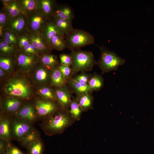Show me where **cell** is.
<instances>
[{
  "label": "cell",
  "instance_id": "cell-1",
  "mask_svg": "<svg viewBox=\"0 0 154 154\" xmlns=\"http://www.w3.org/2000/svg\"><path fill=\"white\" fill-rule=\"evenodd\" d=\"M75 121L68 111L64 110L59 112L56 110L45 119L42 127L46 134L52 135L63 133Z\"/></svg>",
  "mask_w": 154,
  "mask_h": 154
},
{
  "label": "cell",
  "instance_id": "cell-2",
  "mask_svg": "<svg viewBox=\"0 0 154 154\" xmlns=\"http://www.w3.org/2000/svg\"><path fill=\"white\" fill-rule=\"evenodd\" d=\"M99 47L101 54L97 64L103 73L117 70L119 66L125 63V60L114 52L109 50L104 46Z\"/></svg>",
  "mask_w": 154,
  "mask_h": 154
},
{
  "label": "cell",
  "instance_id": "cell-3",
  "mask_svg": "<svg viewBox=\"0 0 154 154\" xmlns=\"http://www.w3.org/2000/svg\"><path fill=\"white\" fill-rule=\"evenodd\" d=\"M67 48L73 50L94 44L95 39L89 32L79 29H73L65 37Z\"/></svg>",
  "mask_w": 154,
  "mask_h": 154
},
{
  "label": "cell",
  "instance_id": "cell-4",
  "mask_svg": "<svg viewBox=\"0 0 154 154\" xmlns=\"http://www.w3.org/2000/svg\"><path fill=\"white\" fill-rule=\"evenodd\" d=\"M71 68L72 72L90 70L96 63L93 53L88 51L72 50Z\"/></svg>",
  "mask_w": 154,
  "mask_h": 154
},
{
  "label": "cell",
  "instance_id": "cell-5",
  "mask_svg": "<svg viewBox=\"0 0 154 154\" xmlns=\"http://www.w3.org/2000/svg\"><path fill=\"white\" fill-rule=\"evenodd\" d=\"M5 91L10 97L27 99L31 94V89L28 82L21 78H13L6 85Z\"/></svg>",
  "mask_w": 154,
  "mask_h": 154
},
{
  "label": "cell",
  "instance_id": "cell-6",
  "mask_svg": "<svg viewBox=\"0 0 154 154\" xmlns=\"http://www.w3.org/2000/svg\"><path fill=\"white\" fill-rule=\"evenodd\" d=\"M33 129L31 123L17 118L10 122L11 137L19 141Z\"/></svg>",
  "mask_w": 154,
  "mask_h": 154
},
{
  "label": "cell",
  "instance_id": "cell-7",
  "mask_svg": "<svg viewBox=\"0 0 154 154\" xmlns=\"http://www.w3.org/2000/svg\"><path fill=\"white\" fill-rule=\"evenodd\" d=\"M26 16L28 32L40 33L49 19L39 11Z\"/></svg>",
  "mask_w": 154,
  "mask_h": 154
},
{
  "label": "cell",
  "instance_id": "cell-8",
  "mask_svg": "<svg viewBox=\"0 0 154 154\" xmlns=\"http://www.w3.org/2000/svg\"><path fill=\"white\" fill-rule=\"evenodd\" d=\"M5 27L18 36L28 32L27 19L24 14L9 19L8 23Z\"/></svg>",
  "mask_w": 154,
  "mask_h": 154
},
{
  "label": "cell",
  "instance_id": "cell-9",
  "mask_svg": "<svg viewBox=\"0 0 154 154\" xmlns=\"http://www.w3.org/2000/svg\"><path fill=\"white\" fill-rule=\"evenodd\" d=\"M35 107L38 117L45 119L56 110V106L54 102L46 100H37Z\"/></svg>",
  "mask_w": 154,
  "mask_h": 154
},
{
  "label": "cell",
  "instance_id": "cell-10",
  "mask_svg": "<svg viewBox=\"0 0 154 154\" xmlns=\"http://www.w3.org/2000/svg\"><path fill=\"white\" fill-rule=\"evenodd\" d=\"M28 34L31 43L35 48L39 56L50 53L51 50L40 33L28 32Z\"/></svg>",
  "mask_w": 154,
  "mask_h": 154
},
{
  "label": "cell",
  "instance_id": "cell-11",
  "mask_svg": "<svg viewBox=\"0 0 154 154\" xmlns=\"http://www.w3.org/2000/svg\"><path fill=\"white\" fill-rule=\"evenodd\" d=\"M15 56L16 64L23 69H28L39 62V56L26 54L20 50H18Z\"/></svg>",
  "mask_w": 154,
  "mask_h": 154
},
{
  "label": "cell",
  "instance_id": "cell-12",
  "mask_svg": "<svg viewBox=\"0 0 154 154\" xmlns=\"http://www.w3.org/2000/svg\"><path fill=\"white\" fill-rule=\"evenodd\" d=\"M16 118L32 123L38 118L35 106L30 104L21 107L15 114Z\"/></svg>",
  "mask_w": 154,
  "mask_h": 154
},
{
  "label": "cell",
  "instance_id": "cell-13",
  "mask_svg": "<svg viewBox=\"0 0 154 154\" xmlns=\"http://www.w3.org/2000/svg\"><path fill=\"white\" fill-rule=\"evenodd\" d=\"M40 33L44 38L51 50L50 41L53 37L59 35L65 37L59 32L51 18L48 20Z\"/></svg>",
  "mask_w": 154,
  "mask_h": 154
},
{
  "label": "cell",
  "instance_id": "cell-14",
  "mask_svg": "<svg viewBox=\"0 0 154 154\" xmlns=\"http://www.w3.org/2000/svg\"><path fill=\"white\" fill-rule=\"evenodd\" d=\"M57 100L63 109L68 111L72 101L70 92L67 89L63 87L56 89L54 91Z\"/></svg>",
  "mask_w": 154,
  "mask_h": 154
},
{
  "label": "cell",
  "instance_id": "cell-15",
  "mask_svg": "<svg viewBox=\"0 0 154 154\" xmlns=\"http://www.w3.org/2000/svg\"><path fill=\"white\" fill-rule=\"evenodd\" d=\"M52 17L72 21L74 17V15L72 9L70 6L57 4L54 10Z\"/></svg>",
  "mask_w": 154,
  "mask_h": 154
},
{
  "label": "cell",
  "instance_id": "cell-16",
  "mask_svg": "<svg viewBox=\"0 0 154 154\" xmlns=\"http://www.w3.org/2000/svg\"><path fill=\"white\" fill-rule=\"evenodd\" d=\"M2 105L7 113L15 114L21 107L22 102L20 98L10 97L4 100Z\"/></svg>",
  "mask_w": 154,
  "mask_h": 154
},
{
  "label": "cell",
  "instance_id": "cell-17",
  "mask_svg": "<svg viewBox=\"0 0 154 154\" xmlns=\"http://www.w3.org/2000/svg\"><path fill=\"white\" fill-rule=\"evenodd\" d=\"M39 11L48 18H52L54 9L57 5L54 0H38Z\"/></svg>",
  "mask_w": 154,
  "mask_h": 154
},
{
  "label": "cell",
  "instance_id": "cell-18",
  "mask_svg": "<svg viewBox=\"0 0 154 154\" xmlns=\"http://www.w3.org/2000/svg\"><path fill=\"white\" fill-rule=\"evenodd\" d=\"M10 121L7 117L1 116L0 119V138L1 140L8 142L11 137Z\"/></svg>",
  "mask_w": 154,
  "mask_h": 154
},
{
  "label": "cell",
  "instance_id": "cell-19",
  "mask_svg": "<svg viewBox=\"0 0 154 154\" xmlns=\"http://www.w3.org/2000/svg\"><path fill=\"white\" fill-rule=\"evenodd\" d=\"M23 13L25 16L39 11L38 0H18Z\"/></svg>",
  "mask_w": 154,
  "mask_h": 154
},
{
  "label": "cell",
  "instance_id": "cell-20",
  "mask_svg": "<svg viewBox=\"0 0 154 154\" xmlns=\"http://www.w3.org/2000/svg\"><path fill=\"white\" fill-rule=\"evenodd\" d=\"M2 8L5 11L9 19L23 14L18 0H12Z\"/></svg>",
  "mask_w": 154,
  "mask_h": 154
},
{
  "label": "cell",
  "instance_id": "cell-21",
  "mask_svg": "<svg viewBox=\"0 0 154 154\" xmlns=\"http://www.w3.org/2000/svg\"><path fill=\"white\" fill-rule=\"evenodd\" d=\"M51 19L59 32L65 37L74 29L72 21L53 17Z\"/></svg>",
  "mask_w": 154,
  "mask_h": 154
},
{
  "label": "cell",
  "instance_id": "cell-22",
  "mask_svg": "<svg viewBox=\"0 0 154 154\" xmlns=\"http://www.w3.org/2000/svg\"><path fill=\"white\" fill-rule=\"evenodd\" d=\"M69 83L72 88L78 96L89 93L92 91L88 84L81 83L74 78L70 79Z\"/></svg>",
  "mask_w": 154,
  "mask_h": 154
},
{
  "label": "cell",
  "instance_id": "cell-23",
  "mask_svg": "<svg viewBox=\"0 0 154 154\" xmlns=\"http://www.w3.org/2000/svg\"><path fill=\"white\" fill-rule=\"evenodd\" d=\"M83 111H86L92 108L93 99L90 93L79 96L76 99Z\"/></svg>",
  "mask_w": 154,
  "mask_h": 154
},
{
  "label": "cell",
  "instance_id": "cell-24",
  "mask_svg": "<svg viewBox=\"0 0 154 154\" xmlns=\"http://www.w3.org/2000/svg\"><path fill=\"white\" fill-rule=\"evenodd\" d=\"M50 47L51 49L60 51L67 48L65 37L58 35L53 37L51 39Z\"/></svg>",
  "mask_w": 154,
  "mask_h": 154
},
{
  "label": "cell",
  "instance_id": "cell-25",
  "mask_svg": "<svg viewBox=\"0 0 154 154\" xmlns=\"http://www.w3.org/2000/svg\"><path fill=\"white\" fill-rule=\"evenodd\" d=\"M50 78L52 84L55 86L62 87L66 84V79L58 68H54L52 70Z\"/></svg>",
  "mask_w": 154,
  "mask_h": 154
},
{
  "label": "cell",
  "instance_id": "cell-26",
  "mask_svg": "<svg viewBox=\"0 0 154 154\" xmlns=\"http://www.w3.org/2000/svg\"><path fill=\"white\" fill-rule=\"evenodd\" d=\"M18 49L6 42L0 38V55L8 56H15Z\"/></svg>",
  "mask_w": 154,
  "mask_h": 154
},
{
  "label": "cell",
  "instance_id": "cell-27",
  "mask_svg": "<svg viewBox=\"0 0 154 154\" xmlns=\"http://www.w3.org/2000/svg\"><path fill=\"white\" fill-rule=\"evenodd\" d=\"M68 112L71 117L75 121H79L81 118L83 111L77 100H72Z\"/></svg>",
  "mask_w": 154,
  "mask_h": 154
},
{
  "label": "cell",
  "instance_id": "cell-28",
  "mask_svg": "<svg viewBox=\"0 0 154 154\" xmlns=\"http://www.w3.org/2000/svg\"><path fill=\"white\" fill-rule=\"evenodd\" d=\"M2 38L9 44L18 48L19 36L5 27L4 28Z\"/></svg>",
  "mask_w": 154,
  "mask_h": 154
},
{
  "label": "cell",
  "instance_id": "cell-29",
  "mask_svg": "<svg viewBox=\"0 0 154 154\" xmlns=\"http://www.w3.org/2000/svg\"><path fill=\"white\" fill-rule=\"evenodd\" d=\"M39 63L46 67L52 68L56 65L58 61L54 54L50 53L44 54L39 56Z\"/></svg>",
  "mask_w": 154,
  "mask_h": 154
},
{
  "label": "cell",
  "instance_id": "cell-30",
  "mask_svg": "<svg viewBox=\"0 0 154 154\" xmlns=\"http://www.w3.org/2000/svg\"><path fill=\"white\" fill-rule=\"evenodd\" d=\"M39 138V132L37 130L33 129L19 142L22 146L27 148Z\"/></svg>",
  "mask_w": 154,
  "mask_h": 154
},
{
  "label": "cell",
  "instance_id": "cell-31",
  "mask_svg": "<svg viewBox=\"0 0 154 154\" xmlns=\"http://www.w3.org/2000/svg\"><path fill=\"white\" fill-rule=\"evenodd\" d=\"M16 63L15 56H8L0 55V67L4 70L9 71Z\"/></svg>",
  "mask_w": 154,
  "mask_h": 154
},
{
  "label": "cell",
  "instance_id": "cell-32",
  "mask_svg": "<svg viewBox=\"0 0 154 154\" xmlns=\"http://www.w3.org/2000/svg\"><path fill=\"white\" fill-rule=\"evenodd\" d=\"M46 67L43 65L38 67L36 69L35 73L34 78L35 80L38 82L44 83L48 80L49 74Z\"/></svg>",
  "mask_w": 154,
  "mask_h": 154
},
{
  "label": "cell",
  "instance_id": "cell-33",
  "mask_svg": "<svg viewBox=\"0 0 154 154\" xmlns=\"http://www.w3.org/2000/svg\"><path fill=\"white\" fill-rule=\"evenodd\" d=\"M88 84L92 90H98L103 85L104 80L101 76L95 74L90 77Z\"/></svg>",
  "mask_w": 154,
  "mask_h": 154
},
{
  "label": "cell",
  "instance_id": "cell-34",
  "mask_svg": "<svg viewBox=\"0 0 154 154\" xmlns=\"http://www.w3.org/2000/svg\"><path fill=\"white\" fill-rule=\"evenodd\" d=\"M38 94L46 100L54 102L56 100L55 92L50 88L44 87L39 88Z\"/></svg>",
  "mask_w": 154,
  "mask_h": 154
},
{
  "label": "cell",
  "instance_id": "cell-35",
  "mask_svg": "<svg viewBox=\"0 0 154 154\" xmlns=\"http://www.w3.org/2000/svg\"><path fill=\"white\" fill-rule=\"evenodd\" d=\"M28 154H42L43 146L40 137L28 148Z\"/></svg>",
  "mask_w": 154,
  "mask_h": 154
},
{
  "label": "cell",
  "instance_id": "cell-36",
  "mask_svg": "<svg viewBox=\"0 0 154 154\" xmlns=\"http://www.w3.org/2000/svg\"><path fill=\"white\" fill-rule=\"evenodd\" d=\"M31 43L28 32L23 34L19 36L18 49V50H21L28 46Z\"/></svg>",
  "mask_w": 154,
  "mask_h": 154
},
{
  "label": "cell",
  "instance_id": "cell-37",
  "mask_svg": "<svg viewBox=\"0 0 154 154\" xmlns=\"http://www.w3.org/2000/svg\"><path fill=\"white\" fill-rule=\"evenodd\" d=\"M59 59L60 64L69 66L71 65L72 60L70 54H61L59 56Z\"/></svg>",
  "mask_w": 154,
  "mask_h": 154
},
{
  "label": "cell",
  "instance_id": "cell-38",
  "mask_svg": "<svg viewBox=\"0 0 154 154\" xmlns=\"http://www.w3.org/2000/svg\"><path fill=\"white\" fill-rule=\"evenodd\" d=\"M58 68L65 79L69 77L72 72L70 66L60 64Z\"/></svg>",
  "mask_w": 154,
  "mask_h": 154
},
{
  "label": "cell",
  "instance_id": "cell-39",
  "mask_svg": "<svg viewBox=\"0 0 154 154\" xmlns=\"http://www.w3.org/2000/svg\"><path fill=\"white\" fill-rule=\"evenodd\" d=\"M9 19L5 11L1 7L0 10V26L6 27L8 23Z\"/></svg>",
  "mask_w": 154,
  "mask_h": 154
},
{
  "label": "cell",
  "instance_id": "cell-40",
  "mask_svg": "<svg viewBox=\"0 0 154 154\" xmlns=\"http://www.w3.org/2000/svg\"><path fill=\"white\" fill-rule=\"evenodd\" d=\"M20 50L27 54L39 56L35 48L31 43L26 47Z\"/></svg>",
  "mask_w": 154,
  "mask_h": 154
},
{
  "label": "cell",
  "instance_id": "cell-41",
  "mask_svg": "<svg viewBox=\"0 0 154 154\" xmlns=\"http://www.w3.org/2000/svg\"><path fill=\"white\" fill-rule=\"evenodd\" d=\"M6 154H25L21 150L15 146L7 143Z\"/></svg>",
  "mask_w": 154,
  "mask_h": 154
},
{
  "label": "cell",
  "instance_id": "cell-42",
  "mask_svg": "<svg viewBox=\"0 0 154 154\" xmlns=\"http://www.w3.org/2000/svg\"><path fill=\"white\" fill-rule=\"evenodd\" d=\"M90 78L88 74L83 73L78 75L74 79L81 83L88 84Z\"/></svg>",
  "mask_w": 154,
  "mask_h": 154
},
{
  "label": "cell",
  "instance_id": "cell-43",
  "mask_svg": "<svg viewBox=\"0 0 154 154\" xmlns=\"http://www.w3.org/2000/svg\"><path fill=\"white\" fill-rule=\"evenodd\" d=\"M1 140L0 144V154H6L7 145L8 142Z\"/></svg>",
  "mask_w": 154,
  "mask_h": 154
},
{
  "label": "cell",
  "instance_id": "cell-44",
  "mask_svg": "<svg viewBox=\"0 0 154 154\" xmlns=\"http://www.w3.org/2000/svg\"><path fill=\"white\" fill-rule=\"evenodd\" d=\"M12 0H1L0 1L1 3L2 6H4L8 4Z\"/></svg>",
  "mask_w": 154,
  "mask_h": 154
},
{
  "label": "cell",
  "instance_id": "cell-45",
  "mask_svg": "<svg viewBox=\"0 0 154 154\" xmlns=\"http://www.w3.org/2000/svg\"><path fill=\"white\" fill-rule=\"evenodd\" d=\"M4 27L0 26V38L3 37Z\"/></svg>",
  "mask_w": 154,
  "mask_h": 154
},
{
  "label": "cell",
  "instance_id": "cell-46",
  "mask_svg": "<svg viewBox=\"0 0 154 154\" xmlns=\"http://www.w3.org/2000/svg\"><path fill=\"white\" fill-rule=\"evenodd\" d=\"M4 70L0 68V76L1 78L3 77L5 75Z\"/></svg>",
  "mask_w": 154,
  "mask_h": 154
}]
</instances>
